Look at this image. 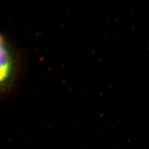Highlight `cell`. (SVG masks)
Masks as SVG:
<instances>
[{"instance_id": "obj_1", "label": "cell", "mask_w": 149, "mask_h": 149, "mask_svg": "<svg viewBox=\"0 0 149 149\" xmlns=\"http://www.w3.org/2000/svg\"><path fill=\"white\" fill-rule=\"evenodd\" d=\"M23 69L22 55L0 33V99L11 94L19 83Z\"/></svg>"}]
</instances>
